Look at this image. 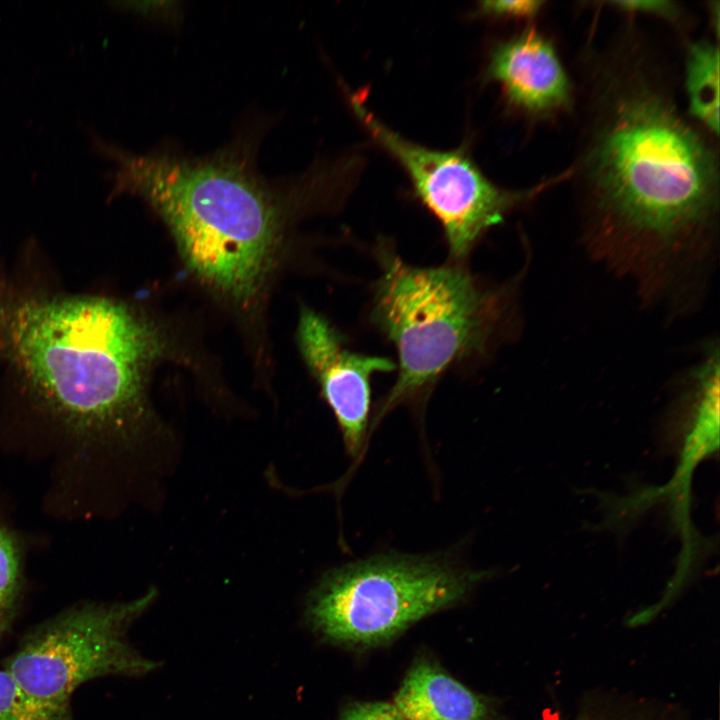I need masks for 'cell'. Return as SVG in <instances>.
Instances as JSON below:
<instances>
[{
    "label": "cell",
    "instance_id": "6",
    "mask_svg": "<svg viewBox=\"0 0 720 720\" xmlns=\"http://www.w3.org/2000/svg\"><path fill=\"white\" fill-rule=\"evenodd\" d=\"M156 596L150 588L129 602L69 609L27 634L4 669L52 720H72V695L85 682L107 676L142 677L161 667L128 639L130 628Z\"/></svg>",
    "mask_w": 720,
    "mask_h": 720
},
{
    "label": "cell",
    "instance_id": "3",
    "mask_svg": "<svg viewBox=\"0 0 720 720\" xmlns=\"http://www.w3.org/2000/svg\"><path fill=\"white\" fill-rule=\"evenodd\" d=\"M115 191L143 197L190 269L237 301L250 300L272 263L279 214L272 191L240 156L134 155L112 147Z\"/></svg>",
    "mask_w": 720,
    "mask_h": 720
},
{
    "label": "cell",
    "instance_id": "8",
    "mask_svg": "<svg viewBox=\"0 0 720 720\" xmlns=\"http://www.w3.org/2000/svg\"><path fill=\"white\" fill-rule=\"evenodd\" d=\"M297 339L303 359L333 411L347 452L362 450L371 405V377L396 369L391 359L351 351L338 331L317 312H301Z\"/></svg>",
    "mask_w": 720,
    "mask_h": 720
},
{
    "label": "cell",
    "instance_id": "7",
    "mask_svg": "<svg viewBox=\"0 0 720 720\" xmlns=\"http://www.w3.org/2000/svg\"><path fill=\"white\" fill-rule=\"evenodd\" d=\"M350 105L371 134L407 172L417 197L443 227L454 261L464 260L484 233L514 208L533 198L556 179L525 191L493 183L464 148L435 150L407 140L383 124L351 95Z\"/></svg>",
    "mask_w": 720,
    "mask_h": 720
},
{
    "label": "cell",
    "instance_id": "17",
    "mask_svg": "<svg viewBox=\"0 0 720 720\" xmlns=\"http://www.w3.org/2000/svg\"><path fill=\"white\" fill-rule=\"evenodd\" d=\"M338 720H405L393 703L352 701L340 711Z\"/></svg>",
    "mask_w": 720,
    "mask_h": 720
},
{
    "label": "cell",
    "instance_id": "9",
    "mask_svg": "<svg viewBox=\"0 0 720 720\" xmlns=\"http://www.w3.org/2000/svg\"><path fill=\"white\" fill-rule=\"evenodd\" d=\"M487 75L510 104L527 115L546 118L572 111V78L553 42L535 27L498 43L490 53Z\"/></svg>",
    "mask_w": 720,
    "mask_h": 720
},
{
    "label": "cell",
    "instance_id": "2",
    "mask_svg": "<svg viewBox=\"0 0 720 720\" xmlns=\"http://www.w3.org/2000/svg\"><path fill=\"white\" fill-rule=\"evenodd\" d=\"M156 330L107 297L0 290V360L29 394L85 434H129L145 413Z\"/></svg>",
    "mask_w": 720,
    "mask_h": 720
},
{
    "label": "cell",
    "instance_id": "11",
    "mask_svg": "<svg viewBox=\"0 0 720 720\" xmlns=\"http://www.w3.org/2000/svg\"><path fill=\"white\" fill-rule=\"evenodd\" d=\"M719 46L709 39L687 44L682 84L689 116L719 136Z\"/></svg>",
    "mask_w": 720,
    "mask_h": 720
},
{
    "label": "cell",
    "instance_id": "12",
    "mask_svg": "<svg viewBox=\"0 0 720 720\" xmlns=\"http://www.w3.org/2000/svg\"><path fill=\"white\" fill-rule=\"evenodd\" d=\"M566 720H692L672 705L648 699L597 700L584 703Z\"/></svg>",
    "mask_w": 720,
    "mask_h": 720
},
{
    "label": "cell",
    "instance_id": "5",
    "mask_svg": "<svg viewBox=\"0 0 720 720\" xmlns=\"http://www.w3.org/2000/svg\"><path fill=\"white\" fill-rule=\"evenodd\" d=\"M483 577L432 556L374 555L327 571L306 597L304 620L323 643L367 651L463 602Z\"/></svg>",
    "mask_w": 720,
    "mask_h": 720
},
{
    "label": "cell",
    "instance_id": "18",
    "mask_svg": "<svg viewBox=\"0 0 720 720\" xmlns=\"http://www.w3.org/2000/svg\"><path fill=\"white\" fill-rule=\"evenodd\" d=\"M133 9L140 11L142 13H146L151 16H170L175 13L176 11V5L175 2H167V1H161V2H140V3H133Z\"/></svg>",
    "mask_w": 720,
    "mask_h": 720
},
{
    "label": "cell",
    "instance_id": "13",
    "mask_svg": "<svg viewBox=\"0 0 720 720\" xmlns=\"http://www.w3.org/2000/svg\"><path fill=\"white\" fill-rule=\"evenodd\" d=\"M20 557L13 536L0 525V639L16 610L20 589Z\"/></svg>",
    "mask_w": 720,
    "mask_h": 720
},
{
    "label": "cell",
    "instance_id": "15",
    "mask_svg": "<svg viewBox=\"0 0 720 720\" xmlns=\"http://www.w3.org/2000/svg\"><path fill=\"white\" fill-rule=\"evenodd\" d=\"M612 8L628 14H648L660 17L667 22L680 25L683 18L682 9L674 1L667 0H631L606 2Z\"/></svg>",
    "mask_w": 720,
    "mask_h": 720
},
{
    "label": "cell",
    "instance_id": "4",
    "mask_svg": "<svg viewBox=\"0 0 720 720\" xmlns=\"http://www.w3.org/2000/svg\"><path fill=\"white\" fill-rule=\"evenodd\" d=\"M372 294V323L394 345L396 381L375 419L430 389L449 368L489 352L509 315L505 287L488 285L461 265L418 267L385 244Z\"/></svg>",
    "mask_w": 720,
    "mask_h": 720
},
{
    "label": "cell",
    "instance_id": "1",
    "mask_svg": "<svg viewBox=\"0 0 720 720\" xmlns=\"http://www.w3.org/2000/svg\"><path fill=\"white\" fill-rule=\"evenodd\" d=\"M576 69V145L562 181L601 259L665 285L717 233V137L689 116L674 63L632 19L589 42Z\"/></svg>",
    "mask_w": 720,
    "mask_h": 720
},
{
    "label": "cell",
    "instance_id": "10",
    "mask_svg": "<svg viewBox=\"0 0 720 720\" xmlns=\"http://www.w3.org/2000/svg\"><path fill=\"white\" fill-rule=\"evenodd\" d=\"M392 703L405 720H508L491 698L471 690L426 652L413 659Z\"/></svg>",
    "mask_w": 720,
    "mask_h": 720
},
{
    "label": "cell",
    "instance_id": "16",
    "mask_svg": "<svg viewBox=\"0 0 720 720\" xmlns=\"http://www.w3.org/2000/svg\"><path fill=\"white\" fill-rule=\"evenodd\" d=\"M541 0H487L479 3V11L495 18L531 19L543 9Z\"/></svg>",
    "mask_w": 720,
    "mask_h": 720
},
{
    "label": "cell",
    "instance_id": "14",
    "mask_svg": "<svg viewBox=\"0 0 720 720\" xmlns=\"http://www.w3.org/2000/svg\"><path fill=\"white\" fill-rule=\"evenodd\" d=\"M0 720H52L4 668L0 670Z\"/></svg>",
    "mask_w": 720,
    "mask_h": 720
}]
</instances>
